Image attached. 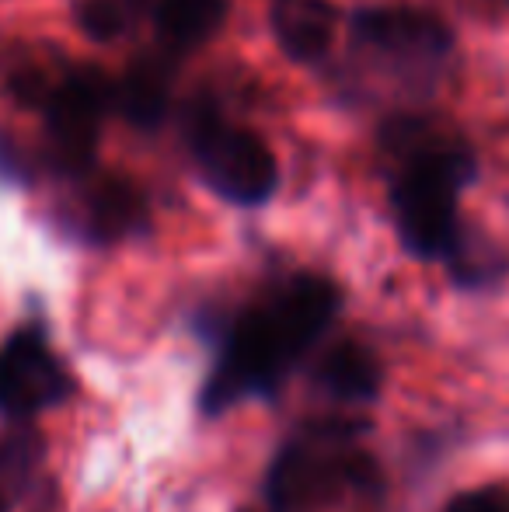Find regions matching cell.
<instances>
[{
    "instance_id": "cell-1",
    "label": "cell",
    "mask_w": 509,
    "mask_h": 512,
    "mask_svg": "<svg viewBox=\"0 0 509 512\" xmlns=\"http://www.w3.org/2000/svg\"><path fill=\"white\" fill-rule=\"evenodd\" d=\"M339 310V290L321 276H297L276 300L238 317L224 359L210 373L203 411L231 408L245 394H262L318 342Z\"/></svg>"
},
{
    "instance_id": "cell-2",
    "label": "cell",
    "mask_w": 509,
    "mask_h": 512,
    "mask_svg": "<svg viewBox=\"0 0 509 512\" xmlns=\"http://www.w3.org/2000/svg\"><path fill=\"white\" fill-rule=\"evenodd\" d=\"M398 154V182L391 203L405 248L419 258H447L457 237V192L471 182L475 161L468 147L443 140L422 122H394L384 136Z\"/></svg>"
},
{
    "instance_id": "cell-3",
    "label": "cell",
    "mask_w": 509,
    "mask_h": 512,
    "mask_svg": "<svg viewBox=\"0 0 509 512\" xmlns=\"http://www.w3.org/2000/svg\"><path fill=\"white\" fill-rule=\"evenodd\" d=\"M374 481V460L353 446L349 425H314L279 450L265 474V499L272 512H318L346 488Z\"/></svg>"
},
{
    "instance_id": "cell-4",
    "label": "cell",
    "mask_w": 509,
    "mask_h": 512,
    "mask_svg": "<svg viewBox=\"0 0 509 512\" xmlns=\"http://www.w3.org/2000/svg\"><path fill=\"white\" fill-rule=\"evenodd\" d=\"M189 140L203 178L217 196L238 206H258L276 192L279 164L269 143L252 129L227 126L217 115H199L189 129Z\"/></svg>"
},
{
    "instance_id": "cell-5",
    "label": "cell",
    "mask_w": 509,
    "mask_h": 512,
    "mask_svg": "<svg viewBox=\"0 0 509 512\" xmlns=\"http://www.w3.org/2000/svg\"><path fill=\"white\" fill-rule=\"evenodd\" d=\"M116 98V84L95 67L74 70L46 98V126L56 164L67 171H84L95 157L98 129Z\"/></svg>"
},
{
    "instance_id": "cell-6",
    "label": "cell",
    "mask_w": 509,
    "mask_h": 512,
    "mask_svg": "<svg viewBox=\"0 0 509 512\" xmlns=\"http://www.w3.org/2000/svg\"><path fill=\"white\" fill-rule=\"evenodd\" d=\"M70 394V373L53 356L46 338L21 328L0 349V411L11 418H32L35 411L60 405Z\"/></svg>"
},
{
    "instance_id": "cell-7",
    "label": "cell",
    "mask_w": 509,
    "mask_h": 512,
    "mask_svg": "<svg viewBox=\"0 0 509 512\" xmlns=\"http://www.w3.org/2000/svg\"><path fill=\"white\" fill-rule=\"evenodd\" d=\"M353 32L367 46L415 63L440 60L454 46L450 28L419 7H367L353 18Z\"/></svg>"
},
{
    "instance_id": "cell-8",
    "label": "cell",
    "mask_w": 509,
    "mask_h": 512,
    "mask_svg": "<svg viewBox=\"0 0 509 512\" xmlns=\"http://www.w3.org/2000/svg\"><path fill=\"white\" fill-rule=\"evenodd\" d=\"M269 25L279 49L297 63H314L339 35V11L332 0H272Z\"/></svg>"
},
{
    "instance_id": "cell-9",
    "label": "cell",
    "mask_w": 509,
    "mask_h": 512,
    "mask_svg": "<svg viewBox=\"0 0 509 512\" xmlns=\"http://www.w3.org/2000/svg\"><path fill=\"white\" fill-rule=\"evenodd\" d=\"M318 384L332 394L335 401H346V405H367L381 394V359L367 349L363 342H335L332 349L321 356L318 363Z\"/></svg>"
},
{
    "instance_id": "cell-10",
    "label": "cell",
    "mask_w": 509,
    "mask_h": 512,
    "mask_svg": "<svg viewBox=\"0 0 509 512\" xmlns=\"http://www.w3.org/2000/svg\"><path fill=\"white\" fill-rule=\"evenodd\" d=\"M171 95V63L157 56H143L126 70V77L116 84L112 105L126 115L133 126L150 129L164 119Z\"/></svg>"
},
{
    "instance_id": "cell-11",
    "label": "cell",
    "mask_w": 509,
    "mask_h": 512,
    "mask_svg": "<svg viewBox=\"0 0 509 512\" xmlns=\"http://www.w3.org/2000/svg\"><path fill=\"white\" fill-rule=\"evenodd\" d=\"M231 14V0H157L154 25L164 46L196 49L220 32Z\"/></svg>"
},
{
    "instance_id": "cell-12",
    "label": "cell",
    "mask_w": 509,
    "mask_h": 512,
    "mask_svg": "<svg viewBox=\"0 0 509 512\" xmlns=\"http://www.w3.org/2000/svg\"><path fill=\"white\" fill-rule=\"evenodd\" d=\"M143 223V196L126 178H105L88 196V227L102 241L126 237Z\"/></svg>"
},
{
    "instance_id": "cell-13",
    "label": "cell",
    "mask_w": 509,
    "mask_h": 512,
    "mask_svg": "<svg viewBox=\"0 0 509 512\" xmlns=\"http://www.w3.org/2000/svg\"><path fill=\"white\" fill-rule=\"evenodd\" d=\"M42 460V439L32 429H14L0 439V512H11Z\"/></svg>"
},
{
    "instance_id": "cell-14",
    "label": "cell",
    "mask_w": 509,
    "mask_h": 512,
    "mask_svg": "<svg viewBox=\"0 0 509 512\" xmlns=\"http://www.w3.org/2000/svg\"><path fill=\"white\" fill-rule=\"evenodd\" d=\"M129 21H133V14L119 0H77V25L84 28V35H91L98 42L123 35Z\"/></svg>"
},
{
    "instance_id": "cell-15",
    "label": "cell",
    "mask_w": 509,
    "mask_h": 512,
    "mask_svg": "<svg viewBox=\"0 0 509 512\" xmlns=\"http://www.w3.org/2000/svg\"><path fill=\"white\" fill-rule=\"evenodd\" d=\"M447 512H509V488H471V492L457 495Z\"/></svg>"
},
{
    "instance_id": "cell-16",
    "label": "cell",
    "mask_w": 509,
    "mask_h": 512,
    "mask_svg": "<svg viewBox=\"0 0 509 512\" xmlns=\"http://www.w3.org/2000/svg\"><path fill=\"white\" fill-rule=\"evenodd\" d=\"M119 4H123L126 11H129V14H133V18H136V14L143 11V4H147V0H119Z\"/></svg>"
},
{
    "instance_id": "cell-17",
    "label": "cell",
    "mask_w": 509,
    "mask_h": 512,
    "mask_svg": "<svg viewBox=\"0 0 509 512\" xmlns=\"http://www.w3.org/2000/svg\"><path fill=\"white\" fill-rule=\"evenodd\" d=\"M241 512H262V509H241Z\"/></svg>"
}]
</instances>
